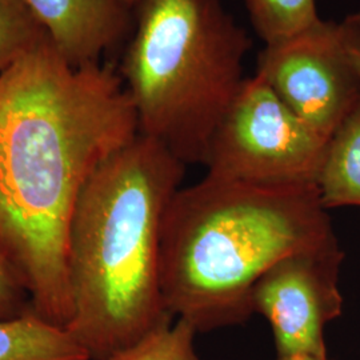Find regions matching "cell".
I'll return each mask as SVG.
<instances>
[{"label":"cell","instance_id":"obj_9","mask_svg":"<svg viewBox=\"0 0 360 360\" xmlns=\"http://www.w3.org/2000/svg\"><path fill=\"white\" fill-rule=\"evenodd\" d=\"M0 360H91L65 327L40 318L30 309L0 321Z\"/></svg>","mask_w":360,"mask_h":360},{"label":"cell","instance_id":"obj_10","mask_svg":"<svg viewBox=\"0 0 360 360\" xmlns=\"http://www.w3.org/2000/svg\"><path fill=\"white\" fill-rule=\"evenodd\" d=\"M318 188L327 210L360 207V102L328 142Z\"/></svg>","mask_w":360,"mask_h":360},{"label":"cell","instance_id":"obj_16","mask_svg":"<svg viewBox=\"0 0 360 360\" xmlns=\"http://www.w3.org/2000/svg\"><path fill=\"white\" fill-rule=\"evenodd\" d=\"M276 360H330L328 356L322 358V356H315V355H309V354H296V355H282L278 356Z\"/></svg>","mask_w":360,"mask_h":360},{"label":"cell","instance_id":"obj_15","mask_svg":"<svg viewBox=\"0 0 360 360\" xmlns=\"http://www.w3.org/2000/svg\"><path fill=\"white\" fill-rule=\"evenodd\" d=\"M354 25H355V31H354L352 38L349 41V56H351L352 65H355V68L360 75V26H358L356 23H354Z\"/></svg>","mask_w":360,"mask_h":360},{"label":"cell","instance_id":"obj_11","mask_svg":"<svg viewBox=\"0 0 360 360\" xmlns=\"http://www.w3.org/2000/svg\"><path fill=\"white\" fill-rule=\"evenodd\" d=\"M257 35L272 44L315 26L322 20L316 0H245Z\"/></svg>","mask_w":360,"mask_h":360},{"label":"cell","instance_id":"obj_17","mask_svg":"<svg viewBox=\"0 0 360 360\" xmlns=\"http://www.w3.org/2000/svg\"><path fill=\"white\" fill-rule=\"evenodd\" d=\"M347 18L351 20V22H354V23H356L358 26H360V11H358V13H351V15L347 16Z\"/></svg>","mask_w":360,"mask_h":360},{"label":"cell","instance_id":"obj_7","mask_svg":"<svg viewBox=\"0 0 360 360\" xmlns=\"http://www.w3.org/2000/svg\"><path fill=\"white\" fill-rule=\"evenodd\" d=\"M339 243L304 250L276 262L254 285V314L270 323L278 356H327L324 330L343 312Z\"/></svg>","mask_w":360,"mask_h":360},{"label":"cell","instance_id":"obj_4","mask_svg":"<svg viewBox=\"0 0 360 360\" xmlns=\"http://www.w3.org/2000/svg\"><path fill=\"white\" fill-rule=\"evenodd\" d=\"M120 68L139 134L180 162L203 165L245 83L251 38L221 0H139Z\"/></svg>","mask_w":360,"mask_h":360},{"label":"cell","instance_id":"obj_1","mask_svg":"<svg viewBox=\"0 0 360 360\" xmlns=\"http://www.w3.org/2000/svg\"><path fill=\"white\" fill-rule=\"evenodd\" d=\"M139 135L134 102L111 65H70L50 37L0 75V251L31 309L67 327L68 229L107 159Z\"/></svg>","mask_w":360,"mask_h":360},{"label":"cell","instance_id":"obj_14","mask_svg":"<svg viewBox=\"0 0 360 360\" xmlns=\"http://www.w3.org/2000/svg\"><path fill=\"white\" fill-rule=\"evenodd\" d=\"M30 309L26 288L0 251V321L15 319Z\"/></svg>","mask_w":360,"mask_h":360},{"label":"cell","instance_id":"obj_5","mask_svg":"<svg viewBox=\"0 0 360 360\" xmlns=\"http://www.w3.org/2000/svg\"><path fill=\"white\" fill-rule=\"evenodd\" d=\"M328 139L257 77H247L215 131L207 176L257 184H316Z\"/></svg>","mask_w":360,"mask_h":360},{"label":"cell","instance_id":"obj_2","mask_svg":"<svg viewBox=\"0 0 360 360\" xmlns=\"http://www.w3.org/2000/svg\"><path fill=\"white\" fill-rule=\"evenodd\" d=\"M184 171L163 143L139 134L96 169L77 199L67 240L72 318L65 328L91 360L175 319L162 294L160 245Z\"/></svg>","mask_w":360,"mask_h":360},{"label":"cell","instance_id":"obj_6","mask_svg":"<svg viewBox=\"0 0 360 360\" xmlns=\"http://www.w3.org/2000/svg\"><path fill=\"white\" fill-rule=\"evenodd\" d=\"M355 25L321 20L266 44L257 74L295 115L331 139L360 102V75L349 56Z\"/></svg>","mask_w":360,"mask_h":360},{"label":"cell","instance_id":"obj_8","mask_svg":"<svg viewBox=\"0 0 360 360\" xmlns=\"http://www.w3.org/2000/svg\"><path fill=\"white\" fill-rule=\"evenodd\" d=\"M70 65L98 63L124 37L129 8L122 0H26Z\"/></svg>","mask_w":360,"mask_h":360},{"label":"cell","instance_id":"obj_3","mask_svg":"<svg viewBox=\"0 0 360 360\" xmlns=\"http://www.w3.org/2000/svg\"><path fill=\"white\" fill-rule=\"evenodd\" d=\"M316 184L207 176L176 191L163 220L160 285L172 318L199 333L254 314V285L276 262L339 243Z\"/></svg>","mask_w":360,"mask_h":360},{"label":"cell","instance_id":"obj_12","mask_svg":"<svg viewBox=\"0 0 360 360\" xmlns=\"http://www.w3.org/2000/svg\"><path fill=\"white\" fill-rule=\"evenodd\" d=\"M46 37L26 0H0V75Z\"/></svg>","mask_w":360,"mask_h":360},{"label":"cell","instance_id":"obj_18","mask_svg":"<svg viewBox=\"0 0 360 360\" xmlns=\"http://www.w3.org/2000/svg\"><path fill=\"white\" fill-rule=\"evenodd\" d=\"M129 8H132V7H135L136 6V3L139 1V0H122Z\"/></svg>","mask_w":360,"mask_h":360},{"label":"cell","instance_id":"obj_13","mask_svg":"<svg viewBox=\"0 0 360 360\" xmlns=\"http://www.w3.org/2000/svg\"><path fill=\"white\" fill-rule=\"evenodd\" d=\"M196 334L190 323L178 319L162 324L138 343L104 360H200L195 349Z\"/></svg>","mask_w":360,"mask_h":360}]
</instances>
